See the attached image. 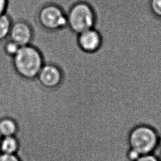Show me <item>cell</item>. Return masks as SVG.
<instances>
[{
    "instance_id": "obj_1",
    "label": "cell",
    "mask_w": 161,
    "mask_h": 161,
    "mask_svg": "<svg viewBox=\"0 0 161 161\" xmlns=\"http://www.w3.org/2000/svg\"><path fill=\"white\" fill-rule=\"evenodd\" d=\"M45 62L42 52L33 43L21 47L11 58L14 72L19 78L28 82L36 80Z\"/></svg>"
},
{
    "instance_id": "obj_2",
    "label": "cell",
    "mask_w": 161,
    "mask_h": 161,
    "mask_svg": "<svg viewBox=\"0 0 161 161\" xmlns=\"http://www.w3.org/2000/svg\"><path fill=\"white\" fill-rule=\"evenodd\" d=\"M68 29L75 35L96 26L97 17L93 6L88 2L79 1L66 11Z\"/></svg>"
},
{
    "instance_id": "obj_3",
    "label": "cell",
    "mask_w": 161,
    "mask_h": 161,
    "mask_svg": "<svg viewBox=\"0 0 161 161\" xmlns=\"http://www.w3.org/2000/svg\"><path fill=\"white\" fill-rule=\"evenodd\" d=\"M158 135L152 127L140 125L132 128L128 135V143L130 148L141 155L152 153L157 147Z\"/></svg>"
},
{
    "instance_id": "obj_4",
    "label": "cell",
    "mask_w": 161,
    "mask_h": 161,
    "mask_svg": "<svg viewBox=\"0 0 161 161\" xmlns=\"http://www.w3.org/2000/svg\"><path fill=\"white\" fill-rule=\"evenodd\" d=\"M37 20L38 25L48 32H58L67 28L66 11L55 3L43 5L38 9Z\"/></svg>"
},
{
    "instance_id": "obj_5",
    "label": "cell",
    "mask_w": 161,
    "mask_h": 161,
    "mask_svg": "<svg viewBox=\"0 0 161 161\" xmlns=\"http://www.w3.org/2000/svg\"><path fill=\"white\" fill-rule=\"evenodd\" d=\"M64 79L63 69L58 64L45 62L36 77V81L42 88L52 91L59 88L63 84Z\"/></svg>"
},
{
    "instance_id": "obj_6",
    "label": "cell",
    "mask_w": 161,
    "mask_h": 161,
    "mask_svg": "<svg viewBox=\"0 0 161 161\" xmlns=\"http://www.w3.org/2000/svg\"><path fill=\"white\" fill-rule=\"evenodd\" d=\"M103 43L102 33L96 27L76 35V43L79 49L86 54L97 53L101 49Z\"/></svg>"
},
{
    "instance_id": "obj_7",
    "label": "cell",
    "mask_w": 161,
    "mask_h": 161,
    "mask_svg": "<svg viewBox=\"0 0 161 161\" xmlns=\"http://www.w3.org/2000/svg\"><path fill=\"white\" fill-rule=\"evenodd\" d=\"M35 31L30 23L20 18L13 21L8 38L16 43L19 47L32 44Z\"/></svg>"
},
{
    "instance_id": "obj_8",
    "label": "cell",
    "mask_w": 161,
    "mask_h": 161,
    "mask_svg": "<svg viewBox=\"0 0 161 161\" xmlns=\"http://www.w3.org/2000/svg\"><path fill=\"white\" fill-rule=\"evenodd\" d=\"M19 130L17 121L10 116L0 118V135L2 137L16 136Z\"/></svg>"
},
{
    "instance_id": "obj_9",
    "label": "cell",
    "mask_w": 161,
    "mask_h": 161,
    "mask_svg": "<svg viewBox=\"0 0 161 161\" xmlns=\"http://www.w3.org/2000/svg\"><path fill=\"white\" fill-rule=\"evenodd\" d=\"M19 148V143L16 136L2 137L0 142V153L16 154Z\"/></svg>"
},
{
    "instance_id": "obj_10",
    "label": "cell",
    "mask_w": 161,
    "mask_h": 161,
    "mask_svg": "<svg viewBox=\"0 0 161 161\" xmlns=\"http://www.w3.org/2000/svg\"><path fill=\"white\" fill-rule=\"evenodd\" d=\"M13 19L7 13L0 15V42L6 40L9 35Z\"/></svg>"
},
{
    "instance_id": "obj_11",
    "label": "cell",
    "mask_w": 161,
    "mask_h": 161,
    "mask_svg": "<svg viewBox=\"0 0 161 161\" xmlns=\"http://www.w3.org/2000/svg\"><path fill=\"white\" fill-rule=\"evenodd\" d=\"M20 47H19L16 43L8 38L4 41L3 47V50L6 56L11 58L18 52Z\"/></svg>"
},
{
    "instance_id": "obj_12",
    "label": "cell",
    "mask_w": 161,
    "mask_h": 161,
    "mask_svg": "<svg viewBox=\"0 0 161 161\" xmlns=\"http://www.w3.org/2000/svg\"><path fill=\"white\" fill-rule=\"evenodd\" d=\"M150 6L153 13L161 18V0H150Z\"/></svg>"
},
{
    "instance_id": "obj_13",
    "label": "cell",
    "mask_w": 161,
    "mask_h": 161,
    "mask_svg": "<svg viewBox=\"0 0 161 161\" xmlns=\"http://www.w3.org/2000/svg\"><path fill=\"white\" fill-rule=\"evenodd\" d=\"M140 156L141 155L138 152L130 147L126 153V157L128 161H136Z\"/></svg>"
},
{
    "instance_id": "obj_14",
    "label": "cell",
    "mask_w": 161,
    "mask_h": 161,
    "mask_svg": "<svg viewBox=\"0 0 161 161\" xmlns=\"http://www.w3.org/2000/svg\"><path fill=\"white\" fill-rule=\"evenodd\" d=\"M0 161H21V160L16 154L0 153Z\"/></svg>"
},
{
    "instance_id": "obj_15",
    "label": "cell",
    "mask_w": 161,
    "mask_h": 161,
    "mask_svg": "<svg viewBox=\"0 0 161 161\" xmlns=\"http://www.w3.org/2000/svg\"><path fill=\"white\" fill-rule=\"evenodd\" d=\"M136 161H159L158 158L153 153L141 155Z\"/></svg>"
},
{
    "instance_id": "obj_16",
    "label": "cell",
    "mask_w": 161,
    "mask_h": 161,
    "mask_svg": "<svg viewBox=\"0 0 161 161\" xmlns=\"http://www.w3.org/2000/svg\"><path fill=\"white\" fill-rule=\"evenodd\" d=\"M8 0H0V15L7 13Z\"/></svg>"
},
{
    "instance_id": "obj_17",
    "label": "cell",
    "mask_w": 161,
    "mask_h": 161,
    "mask_svg": "<svg viewBox=\"0 0 161 161\" xmlns=\"http://www.w3.org/2000/svg\"><path fill=\"white\" fill-rule=\"evenodd\" d=\"M152 153L154 154L158 158L159 161H161V151L160 150L155 149Z\"/></svg>"
},
{
    "instance_id": "obj_18",
    "label": "cell",
    "mask_w": 161,
    "mask_h": 161,
    "mask_svg": "<svg viewBox=\"0 0 161 161\" xmlns=\"http://www.w3.org/2000/svg\"><path fill=\"white\" fill-rule=\"evenodd\" d=\"M156 149L161 151V134H160L158 135V145H157V147L156 148Z\"/></svg>"
},
{
    "instance_id": "obj_19",
    "label": "cell",
    "mask_w": 161,
    "mask_h": 161,
    "mask_svg": "<svg viewBox=\"0 0 161 161\" xmlns=\"http://www.w3.org/2000/svg\"><path fill=\"white\" fill-rule=\"evenodd\" d=\"M1 138H2V136H1V135H0V142H1Z\"/></svg>"
}]
</instances>
